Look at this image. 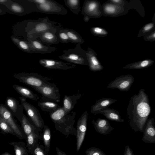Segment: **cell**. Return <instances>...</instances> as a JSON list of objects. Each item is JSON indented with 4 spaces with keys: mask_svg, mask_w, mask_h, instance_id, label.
<instances>
[{
    "mask_svg": "<svg viewBox=\"0 0 155 155\" xmlns=\"http://www.w3.org/2000/svg\"><path fill=\"white\" fill-rule=\"evenodd\" d=\"M151 111L148 96L145 90L141 89L137 94H135L130 98L127 108L131 128L135 132H143Z\"/></svg>",
    "mask_w": 155,
    "mask_h": 155,
    "instance_id": "cell-1",
    "label": "cell"
},
{
    "mask_svg": "<svg viewBox=\"0 0 155 155\" xmlns=\"http://www.w3.org/2000/svg\"><path fill=\"white\" fill-rule=\"evenodd\" d=\"M50 118L54 124L55 128L66 136L76 135V129L74 127L76 113L71 111L67 113L60 106L55 111L49 113Z\"/></svg>",
    "mask_w": 155,
    "mask_h": 155,
    "instance_id": "cell-2",
    "label": "cell"
},
{
    "mask_svg": "<svg viewBox=\"0 0 155 155\" xmlns=\"http://www.w3.org/2000/svg\"><path fill=\"white\" fill-rule=\"evenodd\" d=\"M63 54L58 58L69 63L83 65L88 66L86 51L83 49L81 44H76L75 47L64 50Z\"/></svg>",
    "mask_w": 155,
    "mask_h": 155,
    "instance_id": "cell-3",
    "label": "cell"
},
{
    "mask_svg": "<svg viewBox=\"0 0 155 155\" xmlns=\"http://www.w3.org/2000/svg\"><path fill=\"white\" fill-rule=\"evenodd\" d=\"M14 77L19 81L33 89L45 85L50 84L49 82L51 79L36 73H26L21 75H14Z\"/></svg>",
    "mask_w": 155,
    "mask_h": 155,
    "instance_id": "cell-4",
    "label": "cell"
},
{
    "mask_svg": "<svg viewBox=\"0 0 155 155\" xmlns=\"http://www.w3.org/2000/svg\"><path fill=\"white\" fill-rule=\"evenodd\" d=\"M57 23L56 22L51 21L48 17L39 18L32 24L31 33L38 36L39 34L47 31L56 33L57 30L62 26L61 24L56 25Z\"/></svg>",
    "mask_w": 155,
    "mask_h": 155,
    "instance_id": "cell-5",
    "label": "cell"
},
{
    "mask_svg": "<svg viewBox=\"0 0 155 155\" xmlns=\"http://www.w3.org/2000/svg\"><path fill=\"white\" fill-rule=\"evenodd\" d=\"M34 89L41 95L40 100L58 103L60 101L59 90L54 83L44 85Z\"/></svg>",
    "mask_w": 155,
    "mask_h": 155,
    "instance_id": "cell-6",
    "label": "cell"
},
{
    "mask_svg": "<svg viewBox=\"0 0 155 155\" xmlns=\"http://www.w3.org/2000/svg\"><path fill=\"white\" fill-rule=\"evenodd\" d=\"M37 12L52 15H65L68 13L62 5L54 0H46L44 3L36 5Z\"/></svg>",
    "mask_w": 155,
    "mask_h": 155,
    "instance_id": "cell-7",
    "label": "cell"
},
{
    "mask_svg": "<svg viewBox=\"0 0 155 155\" xmlns=\"http://www.w3.org/2000/svg\"><path fill=\"white\" fill-rule=\"evenodd\" d=\"M21 102L28 117L39 130L43 129L44 123L38 110L33 105L26 101L24 98L20 97Z\"/></svg>",
    "mask_w": 155,
    "mask_h": 155,
    "instance_id": "cell-8",
    "label": "cell"
},
{
    "mask_svg": "<svg viewBox=\"0 0 155 155\" xmlns=\"http://www.w3.org/2000/svg\"><path fill=\"white\" fill-rule=\"evenodd\" d=\"M88 114L85 111L78 119L76 126V151L79 150L84 141L87 130Z\"/></svg>",
    "mask_w": 155,
    "mask_h": 155,
    "instance_id": "cell-9",
    "label": "cell"
},
{
    "mask_svg": "<svg viewBox=\"0 0 155 155\" xmlns=\"http://www.w3.org/2000/svg\"><path fill=\"white\" fill-rule=\"evenodd\" d=\"M0 115L13 130L17 137L20 139L26 138V135L15 122L10 111L2 104L0 105Z\"/></svg>",
    "mask_w": 155,
    "mask_h": 155,
    "instance_id": "cell-10",
    "label": "cell"
},
{
    "mask_svg": "<svg viewBox=\"0 0 155 155\" xmlns=\"http://www.w3.org/2000/svg\"><path fill=\"white\" fill-rule=\"evenodd\" d=\"M134 81V78L131 74L121 75L111 81L107 87L117 89L122 91H127Z\"/></svg>",
    "mask_w": 155,
    "mask_h": 155,
    "instance_id": "cell-11",
    "label": "cell"
},
{
    "mask_svg": "<svg viewBox=\"0 0 155 155\" xmlns=\"http://www.w3.org/2000/svg\"><path fill=\"white\" fill-rule=\"evenodd\" d=\"M39 63L48 69L67 70L74 68L76 66L75 64L52 59H41Z\"/></svg>",
    "mask_w": 155,
    "mask_h": 155,
    "instance_id": "cell-12",
    "label": "cell"
},
{
    "mask_svg": "<svg viewBox=\"0 0 155 155\" xmlns=\"http://www.w3.org/2000/svg\"><path fill=\"white\" fill-rule=\"evenodd\" d=\"M35 38L30 40V47L33 53L42 54H49L55 51L57 48L46 45L36 39L38 36L34 35Z\"/></svg>",
    "mask_w": 155,
    "mask_h": 155,
    "instance_id": "cell-13",
    "label": "cell"
},
{
    "mask_svg": "<svg viewBox=\"0 0 155 155\" xmlns=\"http://www.w3.org/2000/svg\"><path fill=\"white\" fill-rule=\"evenodd\" d=\"M155 124L153 118L148 119L146 127L143 131V134L142 138V140L146 143H155Z\"/></svg>",
    "mask_w": 155,
    "mask_h": 155,
    "instance_id": "cell-14",
    "label": "cell"
},
{
    "mask_svg": "<svg viewBox=\"0 0 155 155\" xmlns=\"http://www.w3.org/2000/svg\"><path fill=\"white\" fill-rule=\"evenodd\" d=\"M95 130L99 134L106 135L110 134L114 129L107 120L98 118L96 121H92Z\"/></svg>",
    "mask_w": 155,
    "mask_h": 155,
    "instance_id": "cell-15",
    "label": "cell"
},
{
    "mask_svg": "<svg viewBox=\"0 0 155 155\" xmlns=\"http://www.w3.org/2000/svg\"><path fill=\"white\" fill-rule=\"evenodd\" d=\"M86 55L88 66L90 70L93 71H97L102 70L103 67L98 61L94 52L90 48H88L86 51Z\"/></svg>",
    "mask_w": 155,
    "mask_h": 155,
    "instance_id": "cell-16",
    "label": "cell"
},
{
    "mask_svg": "<svg viewBox=\"0 0 155 155\" xmlns=\"http://www.w3.org/2000/svg\"><path fill=\"white\" fill-rule=\"evenodd\" d=\"M81 96L79 93L72 95H64L62 107L67 113H69L71 111Z\"/></svg>",
    "mask_w": 155,
    "mask_h": 155,
    "instance_id": "cell-17",
    "label": "cell"
},
{
    "mask_svg": "<svg viewBox=\"0 0 155 155\" xmlns=\"http://www.w3.org/2000/svg\"><path fill=\"white\" fill-rule=\"evenodd\" d=\"M117 100L109 98H102L96 101L95 103L91 107V112L93 114H97L102 109L108 107L114 103Z\"/></svg>",
    "mask_w": 155,
    "mask_h": 155,
    "instance_id": "cell-18",
    "label": "cell"
},
{
    "mask_svg": "<svg viewBox=\"0 0 155 155\" xmlns=\"http://www.w3.org/2000/svg\"><path fill=\"white\" fill-rule=\"evenodd\" d=\"M41 138L38 131L33 132L26 136V147L28 153L32 154L34 150L38 145L39 139Z\"/></svg>",
    "mask_w": 155,
    "mask_h": 155,
    "instance_id": "cell-19",
    "label": "cell"
},
{
    "mask_svg": "<svg viewBox=\"0 0 155 155\" xmlns=\"http://www.w3.org/2000/svg\"><path fill=\"white\" fill-rule=\"evenodd\" d=\"M102 114L106 118L110 120L118 122H123L124 121L119 112L113 108L106 107L99 111L97 114Z\"/></svg>",
    "mask_w": 155,
    "mask_h": 155,
    "instance_id": "cell-20",
    "label": "cell"
},
{
    "mask_svg": "<svg viewBox=\"0 0 155 155\" xmlns=\"http://www.w3.org/2000/svg\"><path fill=\"white\" fill-rule=\"evenodd\" d=\"M56 32L50 31H47L39 34L38 35L39 40L43 42L45 44L50 46L54 44H58L60 42L56 35Z\"/></svg>",
    "mask_w": 155,
    "mask_h": 155,
    "instance_id": "cell-21",
    "label": "cell"
},
{
    "mask_svg": "<svg viewBox=\"0 0 155 155\" xmlns=\"http://www.w3.org/2000/svg\"><path fill=\"white\" fill-rule=\"evenodd\" d=\"M13 88L24 97L35 101L39 99V96L31 91L25 87L16 85L12 86Z\"/></svg>",
    "mask_w": 155,
    "mask_h": 155,
    "instance_id": "cell-22",
    "label": "cell"
},
{
    "mask_svg": "<svg viewBox=\"0 0 155 155\" xmlns=\"http://www.w3.org/2000/svg\"><path fill=\"white\" fill-rule=\"evenodd\" d=\"M21 121L22 130L26 136L39 130L30 123L25 115L23 114L22 115Z\"/></svg>",
    "mask_w": 155,
    "mask_h": 155,
    "instance_id": "cell-23",
    "label": "cell"
},
{
    "mask_svg": "<svg viewBox=\"0 0 155 155\" xmlns=\"http://www.w3.org/2000/svg\"><path fill=\"white\" fill-rule=\"evenodd\" d=\"M38 105L42 110L49 113L55 111L60 107L56 102L41 100L38 102Z\"/></svg>",
    "mask_w": 155,
    "mask_h": 155,
    "instance_id": "cell-24",
    "label": "cell"
},
{
    "mask_svg": "<svg viewBox=\"0 0 155 155\" xmlns=\"http://www.w3.org/2000/svg\"><path fill=\"white\" fill-rule=\"evenodd\" d=\"M63 30L68 36L70 42L74 44H82L84 42V40L79 33L72 29L63 28Z\"/></svg>",
    "mask_w": 155,
    "mask_h": 155,
    "instance_id": "cell-25",
    "label": "cell"
},
{
    "mask_svg": "<svg viewBox=\"0 0 155 155\" xmlns=\"http://www.w3.org/2000/svg\"><path fill=\"white\" fill-rule=\"evenodd\" d=\"M8 143L13 147L15 155H28V151L25 142L13 141L9 142Z\"/></svg>",
    "mask_w": 155,
    "mask_h": 155,
    "instance_id": "cell-26",
    "label": "cell"
},
{
    "mask_svg": "<svg viewBox=\"0 0 155 155\" xmlns=\"http://www.w3.org/2000/svg\"><path fill=\"white\" fill-rule=\"evenodd\" d=\"M154 61L151 60H146L126 65L124 69H141L147 68L152 65Z\"/></svg>",
    "mask_w": 155,
    "mask_h": 155,
    "instance_id": "cell-27",
    "label": "cell"
},
{
    "mask_svg": "<svg viewBox=\"0 0 155 155\" xmlns=\"http://www.w3.org/2000/svg\"><path fill=\"white\" fill-rule=\"evenodd\" d=\"M43 140L44 143V150L47 154L50 151L51 134L50 128L47 125L44 124L43 127Z\"/></svg>",
    "mask_w": 155,
    "mask_h": 155,
    "instance_id": "cell-28",
    "label": "cell"
},
{
    "mask_svg": "<svg viewBox=\"0 0 155 155\" xmlns=\"http://www.w3.org/2000/svg\"><path fill=\"white\" fill-rule=\"evenodd\" d=\"M64 4L74 14L78 15L81 11L80 0H64Z\"/></svg>",
    "mask_w": 155,
    "mask_h": 155,
    "instance_id": "cell-29",
    "label": "cell"
},
{
    "mask_svg": "<svg viewBox=\"0 0 155 155\" xmlns=\"http://www.w3.org/2000/svg\"><path fill=\"white\" fill-rule=\"evenodd\" d=\"M0 129L2 131L1 132L2 134H9L16 136L13 130L0 115Z\"/></svg>",
    "mask_w": 155,
    "mask_h": 155,
    "instance_id": "cell-30",
    "label": "cell"
},
{
    "mask_svg": "<svg viewBox=\"0 0 155 155\" xmlns=\"http://www.w3.org/2000/svg\"><path fill=\"white\" fill-rule=\"evenodd\" d=\"M55 34L58 38L60 42L64 44L70 42L68 36L63 30V27L62 26L57 30Z\"/></svg>",
    "mask_w": 155,
    "mask_h": 155,
    "instance_id": "cell-31",
    "label": "cell"
},
{
    "mask_svg": "<svg viewBox=\"0 0 155 155\" xmlns=\"http://www.w3.org/2000/svg\"><path fill=\"white\" fill-rule=\"evenodd\" d=\"M86 155H107L100 149L95 147H91L86 150Z\"/></svg>",
    "mask_w": 155,
    "mask_h": 155,
    "instance_id": "cell-32",
    "label": "cell"
},
{
    "mask_svg": "<svg viewBox=\"0 0 155 155\" xmlns=\"http://www.w3.org/2000/svg\"><path fill=\"white\" fill-rule=\"evenodd\" d=\"M6 103L7 106L14 113L15 112L17 109V103L15 100L13 98H7Z\"/></svg>",
    "mask_w": 155,
    "mask_h": 155,
    "instance_id": "cell-33",
    "label": "cell"
},
{
    "mask_svg": "<svg viewBox=\"0 0 155 155\" xmlns=\"http://www.w3.org/2000/svg\"><path fill=\"white\" fill-rule=\"evenodd\" d=\"M91 31L93 34L96 35L104 36L106 35L107 34V32L106 30L97 27L91 28Z\"/></svg>",
    "mask_w": 155,
    "mask_h": 155,
    "instance_id": "cell-34",
    "label": "cell"
},
{
    "mask_svg": "<svg viewBox=\"0 0 155 155\" xmlns=\"http://www.w3.org/2000/svg\"><path fill=\"white\" fill-rule=\"evenodd\" d=\"M32 155H47L44 150L43 145H39L34 150Z\"/></svg>",
    "mask_w": 155,
    "mask_h": 155,
    "instance_id": "cell-35",
    "label": "cell"
},
{
    "mask_svg": "<svg viewBox=\"0 0 155 155\" xmlns=\"http://www.w3.org/2000/svg\"><path fill=\"white\" fill-rule=\"evenodd\" d=\"M104 10L107 13L112 14L115 12L116 8L113 5H109L105 6Z\"/></svg>",
    "mask_w": 155,
    "mask_h": 155,
    "instance_id": "cell-36",
    "label": "cell"
},
{
    "mask_svg": "<svg viewBox=\"0 0 155 155\" xmlns=\"http://www.w3.org/2000/svg\"><path fill=\"white\" fill-rule=\"evenodd\" d=\"M154 24L150 23L145 25L143 28L142 31L143 33H147L150 31L153 28Z\"/></svg>",
    "mask_w": 155,
    "mask_h": 155,
    "instance_id": "cell-37",
    "label": "cell"
},
{
    "mask_svg": "<svg viewBox=\"0 0 155 155\" xmlns=\"http://www.w3.org/2000/svg\"><path fill=\"white\" fill-rule=\"evenodd\" d=\"M124 155H134L132 150L129 145L125 146Z\"/></svg>",
    "mask_w": 155,
    "mask_h": 155,
    "instance_id": "cell-38",
    "label": "cell"
},
{
    "mask_svg": "<svg viewBox=\"0 0 155 155\" xmlns=\"http://www.w3.org/2000/svg\"><path fill=\"white\" fill-rule=\"evenodd\" d=\"M11 8L13 11L16 12H20L22 10L21 7L15 4L13 5L12 6Z\"/></svg>",
    "mask_w": 155,
    "mask_h": 155,
    "instance_id": "cell-39",
    "label": "cell"
},
{
    "mask_svg": "<svg viewBox=\"0 0 155 155\" xmlns=\"http://www.w3.org/2000/svg\"><path fill=\"white\" fill-rule=\"evenodd\" d=\"M29 1L35 4L36 5H38L45 3L46 2V0H31Z\"/></svg>",
    "mask_w": 155,
    "mask_h": 155,
    "instance_id": "cell-40",
    "label": "cell"
},
{
    "mask_svg": "<svg viewBox=\"0 0 155 155\" xmlns=\"http://www.w3.org/2000/svg\"><path fill=\"white\" fill-rule=\"evenodd\" d=\"M155 31H154L151 33L150 35L147 36L146 38L148 40H155Z\"/></svg>",
    "mask_w": 155,
    "mask_h": 155,
    "instance_id": "cell-41",
    "label": "cell"
},
{
    "mask_svg": "<svg viewBox=\"0 0 155 155\" xmlns=\"http://www.w3.org/2000/svg\"><path fill=\"white\" fill-rule=\"evenodd\" d=\"M56 150L57 155H67L65 153L60 150L58 147H56Z\"/></svg>",
    "mask_w": 155,
    "mask_h": 155,
    "instance_id": "cell-42",
    "label": "cell"
},
{
    "mask_svg": "<svg viewBox=\"0 0 155 155\" xmlns=\"http://www.w3.org/2000/svg\"><path fill=\"white\" fill-rule=\"evenodd\" d=\"M90 17L87 15H85L84 17V20L85 22H87L89 20Z\"/></svg>",
    "mask_w": 155,
    "mask_h": 155,
    "instance_id": "cell-43",
    "label": "cell"
},
{
    "mask_svg": "<svg viewBox=\"0 0 155 155\" xmlns=\"http://www.w3.org/2000/svg\"><path fill=\"white\" fill-rule=\"evenodd\" d=\"M110 1L116 4H119L120 3L122 2V1L120 0H111Z\"/></svg>",
    "mask_w": 155,
    "mask_h": 155,
    "instance_id": "cell-44",
    "label": "cell"
},
{
    "mask_svg": "<svg viewBox=\"0 0 155 155\" xmlns=\"http://www.w3.org/2000/svg\"><path fill=\"white\" fill-rule=\"evenodd\" d=\"M1 155H12L10 153H9L8 152H5Z\"/></svg>",
    "mask_w": 155,
    "mask_h": 155,
    "instance_id": "cell-45",
    "label": "cell"
},
{
    "mask_svg": "<svg viewBox=\"0 0 155 155\" xmlns=\"http://www.w3.org/2000/svg\"><path fill=\"white\" fill-rule=\"evenodd\" d=\"M6 1L4 0H0V2H2L5 1Z\"/></svg>",
    "mask_w": 155,
    "mask_h": 155,
    "instance_id": "cell-46",
    "label": "cell"
}]
</instances>
